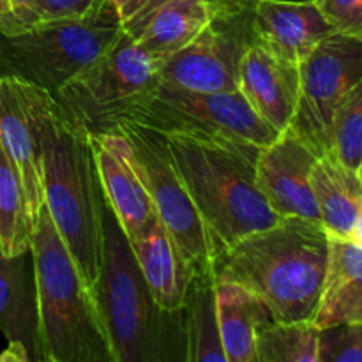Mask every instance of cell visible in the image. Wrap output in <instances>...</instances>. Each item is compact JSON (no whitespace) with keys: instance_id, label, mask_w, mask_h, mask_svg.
Returning a JSON list of instances; mask_svg holds the SVG:
<instances>
[{"instance_id":"6da1fadb","label":"cell","mask_w":362,"mask_h":362,"mask_svg":"<svg viewBox=\"0 0 362 362\" xmlns=\"http://www.w3.org/2000/svg\"><path fill=\"white\" fill-rule=\"evenodd\" d=\"M41 148L45 207L85 285L92 288L101 262L103 191L88 133L67 119L42 88L21 81Z\"/></svg>"},{"instance_id":"7a4b0ae2","label":"cell","mask_w":362,"mask_h":362,"mask_svg":"<svg viewBox=\"0 0 362 362\" xmlns=\"http://www.w3.org/2000/svg\"><path fill=\"white\" fill-rule=\"evenodd\" d=\"M327 233L320 221L281 218L211 258L216 281H230L260 297L274 322H311L324 285Z\"/></svg>"},{"instance_id":"3957f363","label":"cell","mask_w":362,"mask_h":362,"mask_svg":"<svg viewBox=\"0 0 362 362\" xmlns=\"http://www.w3.org/2000/svg\"><path fill=\"white\" fill-rule=\"evenodd\" d=\"M113 362H186L182 310H163L152 297L131 243L106 200L101 262L90 288Z\"/></svg>"},{"instance_id":"277c9868","label":"cell","mask_w":362,"mask_h":362,"mask_svg":"<svg viewBox=\"0 0 362 362\" xmlns=\"http://www.w3.org/2000/svg\"><path fill=\"white\" fill-rule=\"evenodd\" d=\"M165 134L207 233L212 257L281 219L255 184L260 147L202 133Z\"/></svg>"},{"instance_id":"5b68a950","label":"cell","mask_w":362,"mask_h":362,"mask_svg":"<svg viewBox=\"0 0 362 362\" xmlns=\"http://www.w3.org/2000/svg\"><path fill=\"white\" fill-rule=\"evenodd\" d=\"M42 362H113L94 296L42 205L32 233Z\"/></svg>"},{"instance_id":"8992f818","label":"cell","mask_w":362,"mask_h":362,"mask_svg":"<svg viewBox=\"0 0 362 362\" xmlns=\"http://www.w3.org/2000/svg\"><path fill=\"white\" fill-rule=\"evenodd\" d=\"M120 34L122 21L108 0L85 18L37 21L0 32V76L16 78L55 95Z\"/></svg>"},{"instance_id":"52a82bcc","label":"cell","mask_w":362,"mask_h":362,"mask_svg":"<svg viewBox=\"0 0 362 362\" xmlns=\"http://www.w3.org/2000/svg\"><path fill=\"white\" fill-rule=\"evenodd\" d=\"M165 62L138 48L122 28L103 55L52 98L64 115L88 134L108 133L156 87Z\"/></svg>"},{"instance_id":"ba28073f","label":"cell","mask_w":362,"mask_h":362,"mask_svg":"<svg viewBox=\"0 0 362 362\" xmlns=\"http://www.w3.org/2000/svg\"><path fill=\"white\" fill-rule=\"evenodd\" d=\"M113 129L127 140L131 161L151 197L156 216L175 240L193 274L207 272L211 244L180 179L166 134L131 119H122Z\"/></svg>"},{"instance_id":"9c48e42d","label":"cell","mask_w":362,"mask_h":362,"mask_svg":"<svg viewBox=\"0 0 362 362\" xmlns=\"http://www.w3.org/2000/svg\"><path fill=\"white\" fill-rule=\"evenodd\" d=\"M126 119L163 133H202L265 147L272 129L251 110L240 92H194L159 80Z\"/></svg>"},{"instance_id":"30bf717a","label":"cell","mask_w":362,"mask_h":362,"mask_svg":"<svg viewBox=\"0 0 362 362\" xmlns=\"http://www.w3.org/2000/svg\"><path fill=\"white\" fill-rule=\"evenodd\" d=\"M255 42V0H218L200 34L163 64L159 80L194 92H237L240 62Z\"/></svg>"},{"instance_id":"8fae6325","label":"cell","mask_w":362,"mask_h":362,"mask_svg":"<svg viewBox=\"0 0 362 362\" xmlns=\"http://www.w3.org/2000/svg\"><path fill=\"white\" fill-rule=\"evenodd\" d=\"M362 85V37L332 32L299 64V98L288 129L315 154L329 152L338 110Z\"/></svg>"},{"instance_id":"7c38bea8","label":"cell","mask_w":362,"mask_h":362,"mask_svg":"<svg viewBox=\"0 0 362 362\" xmlns=\"http://www.w3.org/2000/svg\"><path fill=\"white\" fill-rule=\"evenodd\" d=\"M318 156L290 129L281 131L260 148L255 163V184L279 218L318 221L310 173Z\"/></svg>"},{"instance_id":"4fadbf2b","label":"cell","mask_w":362,"mask_h":362,"mask_svg":"<svg viewBox=\"0 0 362 362\" xmlns=\"http://www.w3.org/2000/svg\"><path fill=\"white\" fill-rule=\"evenodd\" d=\"M103 197L133 240L156 216L151 197L131 161L127 140L117 129L88 134Z\"/></svg>"},{"instance_id":"5bb4252c","label":"cell","mask_w":362,"mask_h":362,"mask_svg":"<svg viewBox=\"0 0 362 362\" xmlns=\"http://www.w3.org/2000/svg\"><path fill=\"white\" fill-rule=\"evenodd\" d=\"M240 92L262 120L278 133L288 129L299 98V64L255 42L239 69Z\"/></svg>"},{"instance_id":"9a60e30c","label":"cell","mask_w":362,"mask_h":362,"mask_svg":"<svg viewBox=\"0 0 362 362\" xmlns=\"http://www.w3.org/2000/svg\"><path fill=\"white\" fill-rule=\"evenodd\" d=\"M332 32L315 0H255L257 42L290 62H303Z\"/></svg>"},{"instance_id":"2e32d148","label":"cell","mask_w":362,"mask_h":362,"mask_svg":"<svg viewBox=\"0 0 362 362\" xmlns=\"http://www.w3.org/2000/svg\"><path fill=\"white\" fill-rule=\"evenodd\" d=\"M0 145L18 168L35 225L45 204L41 148L21 81L9 76H0Z\"/></svg>"},{"instance_id":"e0dca14e","label":"cell","mask_w":362,"mask_h":362,"mask_svg":"<svg viewBox=\"0 0 362 362\" xmlns=\"http://www.w3.org/2000/svg\"><path fill=\"white\" fill-rule=\"evenodd\" d=\"M310 324L315 329L339 324H362L361 240L327 237L324 285Z\"/></svg>"},{"instance_id":"ac0fdd59","label":"cell","mask_w":362,"mask_h":362,"mask_svg":"<svg viewBox=\"0 0 362 362\" xmlns=\"http://www.w3.org/2000/svg\"><path fill=\"white\" fill-rule=\"evenodd\" d=\"M129 243L141 276L156 303L163 310H182L193 279V271L163 223L154 218Z\"/></svg>"},{"instance_id":"d6986e66","label":"cell","mask_w":362,"mask_h":362,"mask_svg":"<svg viewBox=\"0 0 362 362\" xmlns=\"http://www.w3.org/2000/svg\"><path fill=\"white\" fill-rule=\"evenodd\" d=\"M318 221L327 237L362 243V175L350 172L334 156H320L310 173Z\"/></svg>"},{"instance_id":"ffe728a7","label":"cell","mask_w":362,"mask_h":362,"mask_svg":"<svg viewBox=\"0 0 362 362\" xmlns=\"http://www.w3.org/2000/svg\"><path fill=\"white\" fill-rule=\"evenodd\" d=\"M0 332L7 341L21 343L30 361H42L32 251L0 253Z\"/></svg>"},{"instance_id":"44dd1931","label":"cell","mask_w":362,"mask_h":362,"mask_svg":"<svg viewBox=\"0 0 362 362\" xmlns=\"http://www.w3.org/2000/svg\"><path fill=\"white\" fill-rule=\"evenodd\" d=\"M216 6L218 0H168L127 34L145 53L168 60L200 34Z\"/></svg>"},{"instance_id":"7402d4cb","label":"cell","mask_w":362,"mask_h":362,"mask_svg":"<svg viewBox=\"0 0 362 362\" xmlns=\"http://www.w3.org/2000/svg\"><path fill=\"white\" fill-rule=\"evenodd\" d=\"M214 290L226 362H258L257 334L272 322L271 310L260 297L237 283L216 281Z\"/></svg>"},{"instance_id":"603a6c76","label":"cell","mask_w":362,"mask_h":362,"mask_svg":"<svg viewBox=\"0 0 362 362\" xmlns=\"http://www.w3.org/2000/svg\"><path fill=\"white\" fill-rule=\"evenodd\" d=\"M186 329V362H226L219 336L216 290L211 271L193 274L182 308Z\"/></svg>"},{"instance_id":"cb8c5ba5","label":"cell","mask_w":362,"mask_h":362,"mask_svg":"<svg viewBox=\"0 0 362 362\" xmlns=\"http://www.w3.org/2000/svg\"><path fill=\"white\" fill-rule=\"evenodd\" d=\"M34 226L20 173L0 145V253L16 257L30 251Z\"/></svg>"},{"instance_id":"d4e9b609","label":"cell","mask_w":362,"mask_h":362,"mask_svg":"<svg viewBox=\"0 0 362 362\" xmlns=\"http://www.w3.org/2000/svg\"><path fill=\"white\" fill-rule=\"evenodd\" d=\"M317 336L310 322H274L257 334L258 362H317Z\"/></svg>"},{"instance_id":"484cf974","label":"cell","mask_w":362,"mask_h":362,"mask_svg":"<svg viewBox=\"0 0 362 362\" xmlns=\"http://www.w3.org/2000/svg\"><path fill=\"white\" fill-rule=\"evenodd\" d=\"M329 154L362 175V85L338 110L329 133Z\"/></svg>"},{"instance_id":"4316f807","label":"cell","mask_w":362,"mask_h":362,"mask_svg":"<svg viewBox=\"0 0 362 362\" xmlns=\"http://www.w3.org/2000/svg\"><path fill=\"white\" fill-rule=\"evenodd\" d=\"M317 362H362V324L318 329Z\"/></svg>"},{"instance_id":"83f0119b","label":"cell","mask_w":362,"mask_h":362,"mask_svg":"<svg viewBox=\"0 0 362 362\" xmlns=\"http://www.w3.org/2000/svg\"><path fill=\"white\" fill-rule=\"evenodd\" d=\"M315 2L334 32L362 37V0H315Z\"/></svg>"},{"instance_id":"f1b7e54d","label":"cell","mask_w":362,"mask_h":362,"mask_svg":"<svg viewBox=\"0 0 362 362\" xmlns=\"http://www.w3.org/2000/svg\"><path fill=\"white\" fill-rule=\"evenodd\" d=\"M39 21L76 20L94 13L103 0H32Z\"/></svg>"},{"instance_id":"f546056e","label":"cell","mask_w":362,"mask_h":362,"mask_svg":"<svg viewBox=\"0 0 362 362\" xmlns=\"http://www.w3.org/2000/svg\"><path fill=\"white\" fill-rule=\"evenodd\" d=\"M7 2H9L11 11H13L14 18L21 27H28V25H34L39 21L37 11H35L32 0H7Z\"/></svg>"},{"instance_id":"4dcf8cb0","label":"cell","mask_w":362,"mask_h":362,"mask_svg":"<svg viewBox=\"0 0 362 362\" xmlns=\"http://www.w3.org/2000/svg\"><path fill=\"white\" fill-rule=\"evenodd\" d=\"M165 2H168V0H145V4L140 7V11H138V13L134 14V16L131 18V20H127L126 23H122V28L126 32L134 30V28H136L138 25H140L141 21H144L145 18H147L148 14L152 13V11L158 9V7L163 6V4H165Z\"/></svg>"},{"instance_id":"1f68e13d","label":"cell","mask_w":362,"mask_h":362,"mask_svg":"<svg viewBox=\"0 0 362 362\" xmlns=\"http://www.w3.org/2000/svg\"><path fill=\"white\" fill-rule=\"evenodd\" d=\"M108 2L115 7V11L119 13L120 21L126 23L127 20H131V18L140 11V7L144 6L145 0H108Z\"/></svg>"},{"instance_id":"d6a6232c","label":"cell","mask_w":362,"mask_h":362,"mask_svg":"<svg viewBox=\"0 0 362 362\" xmlns=\"http://www.w3.org/2000/svg\"><path fill=\"white\" fill-rule=\"evenodd\" d=\"M32 362L30 356L27 354V350L23 349L21 343L16 341H7V349L0 354V362Z\"/></svg>"},{"instance_id":"836d02e7","label":"cell","mask_w":362,"mask_h":362,"mask_svg":"<svg viewBox=\"0 0 362 362\" xmlns=\"http://www.w3.org/2000/svg\"><path fill=\"white\" fill-rule=\"evenodd\" d=\"M21 28L18 20L14 18L7 0H0V32H14Z\"/></svg>"}]
</instances>
